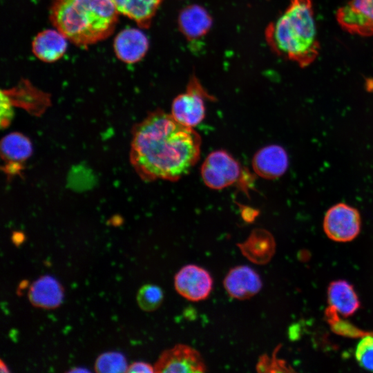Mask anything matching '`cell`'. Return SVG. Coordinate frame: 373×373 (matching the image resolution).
<instances>
[{
    "label": "cell",
    "instance_id": "1",
    "mask_svg": "<svg viewBox=\"0 0 373 373\" xmlns=\"http://www.w3.org/2000/svg\"><path fill=\"white\" fill-rule=\"evenodd\" d=\"M201 144L193 128L157 109L134 128L131 159L142 179L175 182L198 162Z\"/></svg>",
    "mask_w": 373,
    "mask_h": 373
},
{
    "label": "cell",
    "instance_id": "2",
    "mask_svg": "<svg viewBox=\"0 0 373 373\" xmlns=\"http://www.w3.org/2000/svg\"><path fill=\"white\" fill-rule=\"evenodd\" d=\"M119 14L112 0H55L50 19L68 40L87 46L112 35Z\"/></svg>",
    "mask_w": 373,
    "mask_h": 373
},
{
    "label": "cell",
    "instance_id": "3",
    "mask_svg": "<svg viewBox=\"0 0 373 373\" xmlns=\"http://www.w3.org/2000/svg\"><path fill=\"white\" fill-rule=\"evenodd\" d=\"M266 40L277 55L304 68L317 57V39L311 0H291L280 17L265 30Z\"/></svg>",
    "mask_w": 373,
    "mask_h": 373
},
{
    "label": "cell",
    "instance_id": "4",
    "mask_svg": "<svg viewBox=\"0 0 373 373\" xmlns=\"http://www.w3.org/2000/svg\"><path fill=\"white\" fill-rule=\"evenodd\" d=\"M201 176L205 185L215 190L238 183L245 187L247 180L240 164L224 150L207 155L201 166Z\"/></svg>",
    "mask_w": 373,
    "mask_h": 373
},
{
    "label": "cell",
    "instance_id": "5",
    "mask_svg": "<svg viewBox=\"0 0 373 373\" xmlns=\"http://www.w3.org/2000/svg\"><path fill=\"white\" fill-rule=\"evenodd\" d=\"M214 99L193 75L184 93L178 95L171 104V115L179 123L189 127H195L205 117V102Z\"/></svg>",
    "mask_w": 373,
    "mask_h": 373
},
{
    "label": "cell",
    "instance_id": "6",
    "mask_svg": "<svg viewBox=\"0 0 373 373\" xmlns=\"http://www.w3.org/2000/svg\"><path fill=\"white\" fill-rule=\"evenodd\" d=\"M361 216L358 211L345 203H338L330 207L323 220V229L331 240L349 242L360 232Z\"/></svg>",
    "mask_w": 373,
    "mask_h": 373
},
{
    "label": "cell",
    "instance_id": "7",
    "mask_svg": "<svg viewBox=\"0 0 373 373\" xmlns=\"http://www.w3.org/2000/svg\"><path fill=\"white\" fill-rule=\"evenodd\" d=\"M155 372L202 373L207 366L200 353L192 347L177 344L162 352L154 365Z\"/></svg>",
    "mask_w": 373,
    "mask_h": 373
},
{
    "label": "cell",
    "instance_id": "8",
    "mask_svg": "<svg viewBox=\"0 0 373 373\" xmlns=\"http://www.w3.org/2000/svg\"><path fill=\"white\" fill-rule=\"evenodd\" d=\"M213 278L205 269L189 264L182 267L174 276L176 291L188 300H205L213 289Z\"/></svg>",
    "mask_w": 373,
    "mask_h": 373
},
{
    "label": "cell",
    "instance_id": "9",
    "mask_svg": "<svg viewBox=\"0 0 373 373\" xmlns=\"http://www.w3.org/2000/svg\"><path fill=\"white\" fill-rule=\"evenodd\" d=\"M339 25L346 31L361 36L373 35V0H350L336 13Z\"/></svg>",
    "mask_w": 373,
    "mask_h": 373
},
{
    "label": "cell",
    "instance_id": "10",
    "mask_svg": "<svg viewBox=\"0 0 373 373\" xmlns=\"http://www.w3.org/2000/svg\"><path fill=\"white\" fill-rule=\"evenodd\" d=\"M224 287L231 298L249 299L262 289V283L258 274L247 265L231 268L223 280Z\"/></svg>",
    "mask_w": 373,
    "mask_h": 373
},
{
    "label": "cell",
    "instance_id": "11",
    "mask_svg": "<svg viewBox=\"0 0 373 373\" xmlns=\"http://www.w3.org/2000/svg\"><path fill=\"white\" fill-rule=\"evenodd\" d=\"M289 164L288 155L283 147L272 144L258 151L252 160V167L256 175L267 180L282 176Z\"/></svg>",
    "mask_w": 373,
    "mask_h": 373
},
{
    "label": "cell",
    "instance_id": "12",
    "mask_svg": "<svg viewBox=\"0 0 373 373\" xmlns=\"http://www.w3.org/2000/svg\"><path fill=\"white\" fill-rule=\"evenodd\" d=\"M273 235L265 229H253L247 238L237 244L242 254L250 262L263 265L267 264L276 252Z\"/></svg>",
    "mask_w": 373,
    "mask_h": 373
},
{
    "label": "cell",
    "instance_id": "13",
    "mask_svg": "<svg viewBox=\"0 0 373 373\" xmlns=\"http://www.w3.org/2000/svg\"><path fill=\"white\" fill-rule=\"evenodd\" d=\"M149 47L146 36L136 28H127L120 31L113 42L117 57L126 64L140 61L146 54Z\"/></svg>",
    "mask_w": 373,
    "mask_h": 373
},
{
    "label": "cell",
    "instance_id": "14",
    "mask_svg": "<svg viewBox=\"0 0 373 373\" xmlns=\"http://www.w3.org/2000/svg\"><path fill=\"white\" fill-rule=\"evenodd\" d=\"M178 28L189 40L200 39L210 30L212 18L203 7L193 4L184 8L178 17Z\"/></svg>",
    "mask_w": 373,
    "mask_h": 373
},
{
    "label": "cell",
    "instance_id": "15",
    "mask_svg": "<svg viewBox=\"0 0 373 373\" xmlns=\"http://www.w3.org/2000/svg\"><path fill=\"white\" fill-rule=\"evenodd\" d=\"M64 298V289L53 277L46 275L39 278L30 287L28 298L35 307L54 309L60 305Z\"/></svg>",
    "mask_w": 373,
    "mask_h": 373
},
{
    "label": "cell",
    "instance_id": "16",
    "mask_svg": "<svg viewBox=\"0 0 373 373\" xmlns=\"http://www.w3.org/2000/svg\"><path fill=\"white\" fill-rule=\"evenodd\" d=\"M67 40L57 29L43 30L32 41V52L39 59L44 62H55L64 55L67 48Z\"/></svg>",
    "mask_w": 373,
    "mask_h": 373
},
{
    "label": "cell",
    "instance_id": "17",
    "mask_svg": "<svg viewBox=\"0 0 373 373\" xmlns=\"http://www.w3.org/2000/svg\"><path fill=\"white\" fill-rule=\"evenodd\" d=\"M329 306L347 317L354 314L360 307V302L353 286L346 280L332 282L327 289Z\"/></svg>",
    "mask_w": 373,
    "mask_h": 373
},
{
    "label": "cell",
    "instance_id": "18",
    "mask_svg": "<svg viewBox=\"0 0 373 373\" xmlns=\"http://www.w3.org/2000/svg\"><path fill=\"white\" fill-rule=\"evenodd\" d=\"M119 12L147 28L163 0H112Z\"/></svg>",
    "mask_w": 373,
    "mask_h": 373
},
{
    "label": "cell",
    "instance_id": "19",
    "mask_svg": "<svg viewBox=\"0 0 373 373\" xmlns=\"http://www.w3.org/2000/svg\"><path fill=\"white\" fill-rule=\"evenodd\" d=\"M1 150L6 160L16 163L28 159L32 154V146L27 137L19 133H12L2 139Z\"/></svg>",
    "mask_w": 373,
    "mask_h": 373
},
{
    "label": "cell",
    "instance_id": "20",
    "mask_svg": "<svg viewBox=\"0 0 373 373\" xmlns=\"http://www.w3.org/2000/svg\"><path fill=\"white\" fill-rule=\"evenodd\" d=\"M164 298L162 289L152 284L143 285L137 294V302L141 309L153 312L161 305Z\"/></svg>",
    "mask_w": 373,
    "mask_h": 373
},
{
    "label": "cell",
    "instance_id": "21",
    "mask_svg": "<svg viewBox=\"0 0 373 373\" xmlns=\"http://www.w3.org/2000/svg\"><path fill=\"white\" fill-rule=\"evenodd\" d=\"M128 367L124 356L117 352L102 353L95 363V371L100 373L126 372Z\"/></svg>",
    "mask_w": 373,
    "mask_h": 373
},
{
    "label": "cell",
    "instance_id": "22",
    "mask_svg": "<svg viewBox=\"0 0 373 373\" xmlns=\"http://www.w3.org/2000/svg\"><path fill=\"white\" fill-rule=\"evenodd\" d=\"M325 316L332 329L336 334L349 337H363L370 334V332L363 331L351 323L341 320L338 312L331 306L326 309Z\"/></svg>",
    "mask_w": 373,
    "mask_h": 373
},
{
    "label": "cell",
    "instance_id": "23",
    "mask_svg": "<svg viewBox=\"0 0 373 373\" xmlns=\"http://www.w3.org/2000/svg\"><path fill=\"white\" fill-rule=\"evenodd\" d=\"M355 356L361 367L373 372V334L362 338L357 345Z\"/></svg>",
    "mask_w": 373,
    "mask_h": 373
},
{
    "label": "cell",
    "instance_id": "24",
    "mask_svg": "<svg viewBox=\"0 0 373 373\" xmlns=\"http://www.w3.org/2000/svg\"><path fill=\"white\" fill-rule=\"evenodd\" d=\"M280 346L276 347L273 356L269 357L267 354L261 355L256 364V370L258 372H291L292 370L287 368L286 362L276 357Z\"/></svg>",
    "mask_w": 373,
    "mask_h": 373
},
{
    "label": "cell",
    "instance_id": "25",
    "mask_svg": "<svg viewBox=\"0 0 373 373\" xmlns=\"http://www.w3.org/2000/svg\"><path fill=\"white\" fill-rule=\"evenodd\" d=\"M155 369L151 364L139 361L134 362L131 364L127 369L126 372H138V373H151L154 372Z\"/></svg>",
    "mask_w": 373,
    "mask_h": 373
},
{
    "label": "cell",
    "instance_id": "26",
    "mask_svg": "<svg viewBox=\"0 0 373 373\" xmlns=\"http://www.w3.org/2000/svg\"><path fill=\"white\" fill-rule=\"evenodd\" d=\"M242 218L247 222H252L258 215V211L250 207L243 208L242 210Z\"/></svg>",
    "mask_w": 373,
    "mask_h": 373
},
{
    "label": "cell",
    "instance_id": "27",
    "mask_svg": "<svg viewBox=\"0 0 373 373\" xmlns=\"http://www.w3.org/2000/svg\"><path fill=\"white\" fill-rule=\"evenodd\" d=\"M0 372L1 373L9 372V370H8L6 365L3 363V361H1L0 362Z\"/></svg>",
    "mask_w": 373,
    "mask_h": 373
},
{
    "label": "cell",
    "instance_id": "28",
    "mask_svg": "<svg viewBox=\"0 0 373 373\" xmlns=\"http://www.w3.org/2000/svg\"><path fill=\"white\" fill-rule=\"evenodd\" d=\"M69 372H88V370H86V369L80 368V369L70 370Z\"/></svg>",
    "mask_w": 373,
    "mask_h": 373
}]
</instances>
